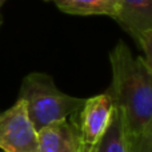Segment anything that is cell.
Returning <instances> with one entry per match:
<instances>
[{"mask_svg":"<svg viewBox=\"0 0 152 152\" xmlns=\"http://www.w3.org/2000/svg\"><path fill=\"white\" fill-rule=\"evenodd\" d=\"M1 23H3V19H1V15H0V27H1Z\"/></svg>","mask_w":152,"mask_h":152,"instance_id":"7c38bea8","label":"cell"},{"mask_svg":"<svg viewBox=\"0 0 152 152\" xmlns=\"http://www.w3.org/2000/svg\"><path fill=\"white\" fill-rule=\"evenodd\" d=\"M96 152H127V139L123 120L116 110L108 128L97 142Z\"/></svg>","mask_w":152,"mask_h":152,"instance_id":"ba28073f","label":"cell"},{"mask_svg":"<svg viewBox=\"0 0 152 152\" xmlns=\"http://www.w3.org/2000/svg\"><path fill=\"white\" fill-rule=\"evenodd\" d=\"M5 1H7V0H0V8H1L3 7V4H4V3Z\"/></svg>","mask_w":152,"mask_h":152,"instance_id":"8fae6325","label":"cell"},{"mask_svg":"<svg viewBox=\"0 0 152 152\" xmlns=\"http://www.w3.org/2000/svg\"><path fill=\"white\" fill-rule=\"evenodd\" d=\"M115 107L107 92L86 99L81 110L75 113L83 142L96 145L112 120Z\"/></svg>","mask_w":152,"mask_h":152,"instance_id":"5b68a950","label":"cell"},{"mask_svg":"<svg viewBox=\"0 0 152 152\" xmlns=\"http://www.w3.org/2000/svg\"><path fill=\"white\" fill-rule=\"evenodd\" d=\"M52 1L60 11L79 16H110L115 19L119 0H47Z\"/></svg>","mask_w":152,"mask_h":152,"instance_id":"52a82bcc","label":"cell"},{"mask_svg":"<svg viewBox=\"0 0 152 152\" xmlns=\"http://www.w3.org/2000/svg\"><path fill=\"white\" fill-rule=\"evenodd\" d=\"M142 48V58L152 67V0H119L115 19Z\"/></svg>","mask_w":152,"mask_h":152,"instance_id":"277c9868","label":"cell"},{"mask_svg":"<svg viewBox=\"0 0 152 152\" xmlns=\"http://www.w3.org/2000/svg\"><path fill=\"white\" fill-rule=\"evenodd\" d=\"M19 99L26 104L35 129L67 119L81 110L86 99L61 92L53 79L44 72H32L23 79Z\"/></svg>","mask_w":152,"mask_h":152,"instance_id":"7a4b0ae2","label":"cell"},{"mask_svg":"<svg viewBox=\"0 0 152 152\" xmlns=\"http://www.w3.org/2000/svg\"><path fill=\"white\" fill-rule=\"evenodd\" d=\"M127 152H152V132L134 140L127 139Z\"/></svg>","mask_w":152,"mask_h":152,"instance_id":"9c48e42d","label":"cell"},{"mask_svg":"<svg viewBox=\"0 0 152 152\" xmlns=\"http://www.w3.org/2000/svg\"><path fill=\"white\" fill-rule=\"evenodd\" d=\"M110 63L112 80L105 92L120 113L126 137L134 140L152 132V67L123 40L110 52Z\"/></svg>","mask_w":152,"mask_h":152,"instance_id":"6da1fadb","label":"cell"},{"mask_svg":"<svg viewBox=\"0 0 152 152\" xmlns=\"http://www.w3.org/2000/svg\"><path fill=\"white\" fill-rule=\"evenodd\" d=\"M0 150L3 152H39L37 131L20 99L0 113Z\"/></svg>","mask_w":152,"mask_h":152,"instance_id":"3957f363","label":"cell"},{"mask_svg":"<svg viewBox=\"0 0 152 152\" xmlns=\"http://www.w3.org/2000/svg\"><path fill=\"white\" fill-rule=\"evenodd\" d=\"M83 152H96V145L84 144V150H83Z\"/></svg>","mask_w":152,"mask_h":152,"instance_id":"30bf717a","label":"cell"},{"mask_svg":"<svg viewBox=\"0 0 152 152\" xmlns=\"http://www.w3.org/2000/svg\"><path fill=\"white\" fill-rule=\"evenodd\" d=\"M84 144L75 115L37 131L39 152H83Z\"/></svg>","mask_w":152,"mask_h":152,"instance_id":"8992f818","label":"cell"}]
</instances>
